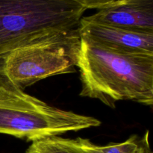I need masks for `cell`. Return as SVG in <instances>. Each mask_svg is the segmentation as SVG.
Returning <instances> with one entry per match:
<instances>
[{
  "label": "cell",
  "mask_w": 153,
  "mask_h": 153,
  "mask_svg": "<svg viewBox=\"0 0 153 153\" xmlns=\"http://www.w3.org/2000/svg\"><path fill=\"white\" fill-rule=\"evenodd\" d=\"M80 96L114 108L117 102L153 105V55L121 52L81 37Z\"/></svg>",
  "instance_id": "1"
},
{
  "label": "cell",
  "mask_w": 153,
  "mask_h": 153,
  "mask_svg": "<svg viewBox=\"0 0 153 153\" xmlns=\"http://www.w3.org/2000/svg\"><path fill=\"white\" fill-rule=\"evenodd\" d=\"M85 10L71 0H0V67L16 48L78 29Z\"/></svg>",
  "instance_id": "2"
},
{
  "label": "cell",
  "mask_w": 153,
  "mask_h": 153,
  "mask_svg": "<svg viewBox=\"0 0 153 153\" xmlns=\"http://www.w3.org/2000/svg\"><path fill=\"white\" fill-rule=\"evenodd\" d=\"M100 124L93 117L62 110L0 83V134L33 142Z\"/></svg>",
  "instance_id": "3"
},
{
  "label": "cell",
  "mask_w": 153,
  "mask_h": 153,
  "mask_svg": "<svg viewBox=\"0 0 153 153\" xmlns=\"http://www.w3.org/2000/svg\"><path fill=\"white\" fill-rule=\"evenodd\" d=\"M78 29L41 37L10 52L0 67V83L24 91L38 81L75 72L80 50Z\"/></svg>",
  "instance_id": "4"
},
{
  "label": "cell",
  "mask_w": 153,
  "mask_h": 153,
  "mask_svg": "<svg viewBox=\"0 0 153 153\" xmlns=\"http://www.w3.org/2000/svg\"><path fill=\"white\" fill-rule=\"evenodd\" d=\"M80 37L121 52L153 55V33L90 22L82 18L79 27Z\"/></svg>",
  "instance_id": "5"
},
{
  "label": "cell",
  "mask_w": 153,
  "mask_h": 153,
  "mask_svg": "<svg viewBox=\"0 0 153 153\" xmlns=\"http://www.w3.org/2000/svg\"><path fill=\"white\" fill-rule=\"evenodd\" d=\"M83 18L97 23L153 33V0H122Z\"/></svg>",
  "instance_id": "6"
},
{
  "label": "cell",
  "mask_w": 153,
  "mask_h": 153,
  "mask_svg": "<svg viewBox=\"0 0 153 153\" xmlns=\"http://www.w3.org/2000/svg\"><path fill=\"white\" fill-rule=\"evenodd\" d=\"M146 132L143 137L133 135L122 143H111L105 146H98L88 139L78 137L68 139L60 137L62 143L79 153H152Z\"/></svg>",
  "instance_id": "7"
},
{
  "label": "cell",
  "mask_w": 153,
  "mask_h": 153,
  "mask_svg": "<svg viewBox=\"0 0 153 153\" xmlns=\"http://www.w3.org/2000/svg\"><path fill=\"white\" fill-rule=\"evenodd\" d=\"M25 153H79L61 141L60 137H51L33 141Z\"/></svg>",
  "instance_id": "8"
},
{
  "label": "cell",
  "mask_w": 153,
  "mask_h": 153,
  "mask_svg": "<svg viewBox=\"0 0 153 153\" xmlns=\"http://www.w3.org/2000/svg\"><path fill=\"white\" fill-rule=\"evenodd\" d=\"M83 7L86 10L88 9H100L120 1L122 0H71Z\"/></svg>",
  "instance_id": "9"
}]
</instances>
